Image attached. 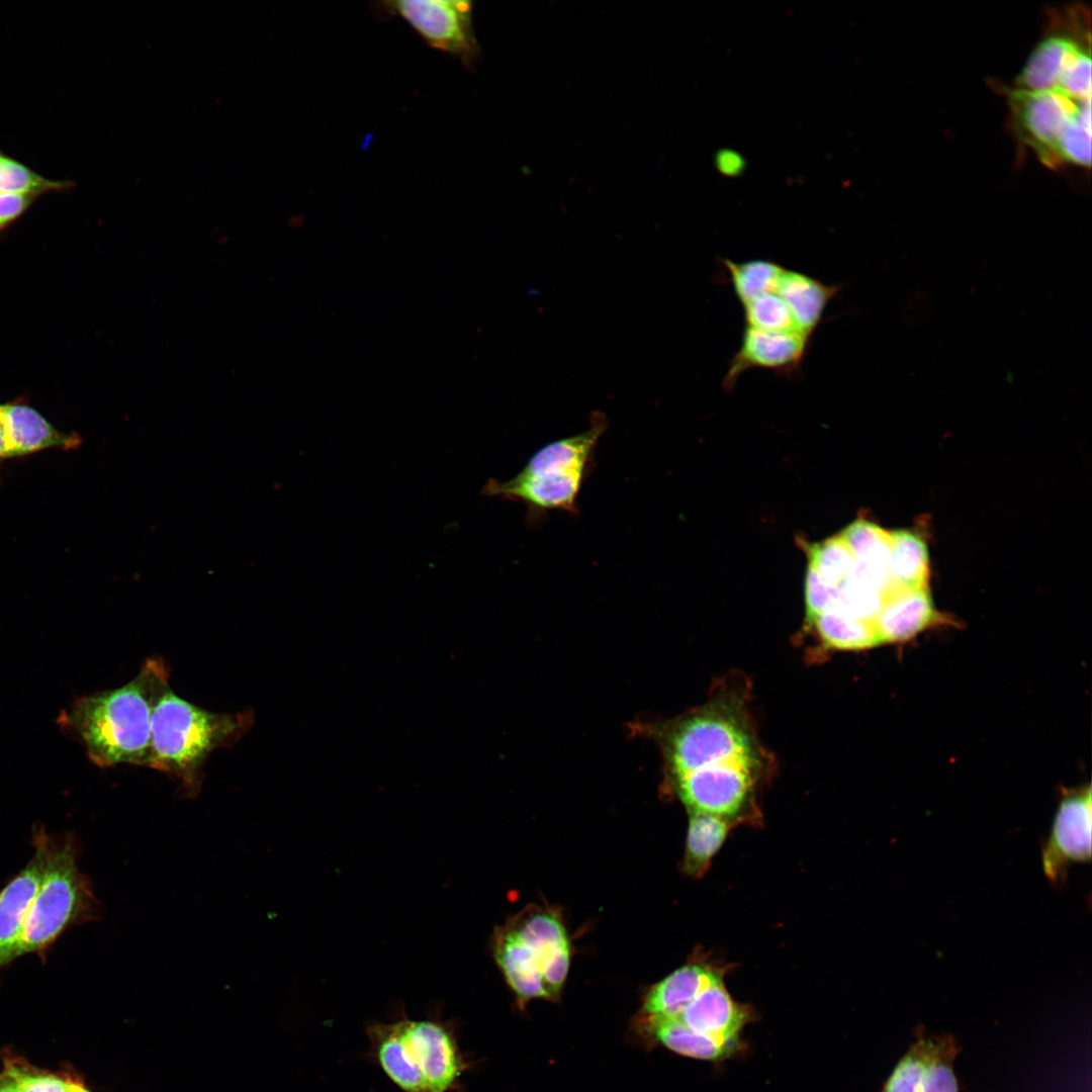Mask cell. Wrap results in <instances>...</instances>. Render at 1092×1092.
<instances>
[{"mask_svg":"<svg viewBox=\"0 0 1092 1092\" xmlns=\"http://www.w3.org/2000/svg\"><path fill=\"white\" fill-rule=\"evenodd\" d=\"M1008 97L1019 138L1048 165L1064 130L1091 105V100L1079 102L1059 90L1030 92L1013 89Z\"/></svg>","mask_w":1092,"mask_h":1092,"instance_id":"30bf717a","label":"cell"},{"mask_svg":"<svg viewBox=\"0 0 1092 1092\" xmlns=\"http://www.w3.org/2000/svg\"><path fill=\"white\" fill-rule=\"evenodd\" d=\"M884 596L848 577L838 585L835 607L853 618L873 622L881 609Z\"/></svg>","mask_w":1092,"mask_h":1092,"instance_id":"d6a6232c","label":"cell"},{"mask_svg":"<svg viewBox=\"0 0 1092 1092\" xmlns=\"http://www.w3.org/2000/svg\"><path fill=\"white\" fill-rule=\"evenodd\" d=\"M742 306L745 327L769 332H799L786 302L776 291L756 296Z\"/></svg>","mask_w":1092,"mask_h":1092,"instance_id":"1f68e13d","label":"cell"},{"mask_svg":"<svg viewBox=\"0 0 1092 1092\" xmlns=\"http://www.w3.org/2000/svg\"><path fill=\"white\" fill-rule=\"evenodd\" d=\"M74 185L71 180L49 179L0 149V193L39 197L51 192L68 191Z\"/></svg>","mask_w":1092,"mask_h":1092,"instance_id":"83f0119b","label":"cell"},{"mask_svg":"<svg viewBox=\"0 0 1092 1092\" xmlns=\"http://www.w3.org/2000/svg\"><path fill=\"white\" fill-rule=\"evenodd\" d=\"M17 1084V1092H68L69 1079L37 1070L19 1059H6Z\"/></svg>","mask_w":1092,"mask_h":1092,"instance_id":"836d02e7","label":"cell"},{"mask_svg":"<svg viewBox=\"0 0 1092 1092\" xmlns=\"http://www.w3.org/2000/svg\"><path fill=\"white\" fill-rule=\"evenodd\" d=\"M407 1058L421 1076L425 1092H451L459 1083L466 1063L453 1027L440 1020L396 1021Z\"/></svg>","mask_w":1092,"mask_h":1092,"instance_id":"ba28073f","label":"cell"},{"mask_svg":"<svg viewBox=\"0 0 1092 1092\" xmlns=\"http://www.w3.org/2000/svg\"><path fill=\"white\" fill-rule=\"evenodd\" d=\"M1091 794L1090 786L1065 793L1042 843L1043 873L1054 885L1066 881L1072 863L1091 859Z\"/></svg>","mask_w":1092,"mask_h":1092,"instance_id":"9c48e42d","label":"cell"},{"mask_svg":"<svg viewBox=\"0 0 1092 1092\" xmlns=\"http://www.w3.org/2000/svg\"><path fill=\"white\" fill-rule=\"evenodd\" d=\"M32 844L29 861L0 890V973L18 958L24 923L41 880L44 851L35 833Z\"/></svg>","mask_w":1092,"mask_h":1092,"instance_id":"9a60e30c","label":"cell"},{"mask_svg":"<svg viewBox=\"0 0 1092 1092\" xmlns=\"http://www.w3.org/2000/svg\"><path fill=\"white\" fill-rule=\"evenodd\" d=\"M36 198L26 194L0 193V234L21 217Z\"/></svg>","mask_w":1092,"mask_h":1092,"instance_id":"d590c367","label":"cell"},{"mask_svg":"<svg viewBox=\"0 0 1092 1092\" xmlns=\"http://www.w3.org/2000/svg\"><path fill=\"white\" fill-rule=\"evenodd\" d=\"M1091 165V105L1087 106L1064 130L1050 160V166Z\"/></svg>","mask_w":1092,"mask_h":1092,"instance_id":"4dcf8cb0","label":"cell"},{"mask_svg":"<svg viewBox=\"0 0 1092 1092\" xmlns=\"http://www.w3.org/2000/svg\"><path fill=\"white\" fill-rule=\"evenodd\" d=\"M68 1092H90L80 1082L69 1079Z\"/></svg>","mask_w":1092,"mask_h":1092,"instance_id":"f35d334b","label":"cell"},{"mask_svg":"<svg viewBox=\"0 0 1092 1092\" xmlns=\"http://www.w3.org/2000/svg\"><path fill=\"white\" fill-rule=\"evenodd\" d=\"M723 264L741 304L763 293L775 292L785 270L776 262L763 259L744 262L725 259Z\"/></svg>","mask_w":1092,"mask_h":1092,"instance_id":"4316f807","label":"cell"},{"mask_svg":"<svg viewBox=\"0 0 1092 1092\" xmlns=\"http://www.w3.org/2000/svg\"><path fill=\"white\" fill-rule=\"evenodd\" d=\"M838 289L839 286L828 285L804 273L785 269L776 292L786 302L797 330L811 337Z\"/></svg>","mask_w":1092,"mask_h":1092,"instance_id":"44dd1931","label":"cell"},{"mask_svg":"<svg viewBox=\"0 0 1092 1092\" xmlns=\"http://www.w3.org/2000/svg\"><path fill=\"white\" fill-rule=\"evenodd\" d=\"M806 550L809 565L827 581L839 585L851 575L855 558L839 534L807 544Z\"/></svg>","mask_w":1092,"mask_h":1092,"instance_id":"f546056e","label":"cell"},{"mask_svg":"<svg viewBox=\"0 0 1092 1092\" xmlns=\"http://www.w3.org/2000/svg\"><path fill=\"white\" fill-rule=\"evenodd\" d=\"M251 714L216 713L182 699L168 685L158 696L151 722L149 767L180 780L195 796L201 768L217 748L237 741L251 724Z\"/></svg>","mask_w":1092,"mask_h":1092,"instance_id":"3957f363","label":"cell"},{"mask_svg":"<svg viewBox=\"0 0 1092 1092\" xmlns=\"http://www.w3.org/2000/svg\"><path fill=\"white\" fill-rule=\"evenodd\" d=\"M807 621L827 649L861 650L881 644L873 622L853 618L837 607Z\"/></svg>","mask_w":1092,"mask_h":1092,"instance_id":"603a6c76","label":"cell"},{"mask_svg":"<svg viewBox=\"0 0 1092 1092\" xmlns=\"http://www.w3.org/2000/svg\"><path fill=\"white\" fill-rule=\"evenodd\" d=\"M768 755L736 758L698 768L670 782L689 812H702L736 822L754 799Z\"/></svg>","mask_w":1092,"mask_h":1092,"instance_id":"8992f818","label":"cell"},{"mask_svg":"<svg viewBox=\"0 0 1092 1092\" xmlns=\"http://www.w3.org/2000/svg\"><path fill=\"white\" fill-rule=\"evenodd\" d=\"M855 561L888 567L892 536L872 521L859 518L839 534Z\"/></svg>","mask_w":1092,"mask_h":1092,"instance_id":"f1b7e54d","label":"cell"},{"mask_svg":"<svg viewBox=\"0 0 1092 1092\" xmlns=\"http://www.w3.org/2000/svg\"><path fill=\"white\" fill-rule=\"evenodd\" d=\"M505 926L522 942L540 951L548 961L543 983L549 998L556 997L566 979L570 964V944L560 916L548 909L532 906L512 918Z\"/></svg>","mask_w":1092,"mask_h":1092,"instance_id":"5bb4252c","label":"cell"},{"mask_svg":"<svg viewBox=\"0 0 1092 1092\" xmlns=\"http://www.w3.org/2000/svg\"><path fill=\"white\" fill-rule=\"evenodd\" d=\"M960 1051L952 1035H927L920 1030L882 1092H960L953 1068Z\"/></svg>","mask_w":1092,"mask_h":1092,"instance_id":"8fae6325","label":"cell"},{"mask_svg":"<svg viewBox=\"0 0 1092 1092\" xmlns=\"http://www.w3.org/2000/svg\"><path fill=\"white\" fill-rule=\"evenodd\" d=\"M938 619L928 586L894 585L885 596L873 625L881 643L902 642Z\"/></svg>","mask_w":1092,"mask_h":1092,"instance_id":"ac0fdd59","label":"cell"},{"mask_svg":"<svg viewBox=\"0 0 1092 1092\" xmlns=\"http://www.w3.org/2000/svg\"><path fill=\"white\" fill-rule=\"evenodd\" d=\"M888 570L896 586H927L929 556L923 539L908 530L891 531Z\"/></svg>","mask_w":1092,"mask_h":1092,"instance_id":"484cf974","label":"cell"},{"mask_svg":"<svg viewBox=\"0 0 1092 1092\" xmlns=\"http://www.w3.org/2000/svg\"><path fill=\"white\" fill-rule=\"evenodd\" d=\"M33 832L43 847L44 867L24 923L18 958L44 957L66 930L102 915L91 882L78 867L80 848L74 835H51L40 826Z\"/></svg>","mask_w":1092,"mask_h":1092,"instance_id":"277c9868","label":"cell"},{"mask_svg":"<svg viewBox=\"0 0 1092 1092\" xmlns=\"http://www.w3.org/2000/svg\"><path fill=\"white\" fill-rule=\"evenodd\" d=\"M5 430V459L17 458L48 449L75 450L81 437L64 433L22 398L0 403Z\"/></svg>","mask_w":1092,"mask_h":1092,"instance_id":"2e32d148","label":"cell"},{"mask_svg":"<svg viewBox=\"0 0 1092 1092\" xmlns=\"http://www.w3.org/2000/svg\"><path fill=\"white\" fill-rule=\"evenodd\" d=\"M675 1018L694 1031L732 1048L750 1018V1010L732 999L720 974Z\"/></svg>","mask_w":1092,"mask_h":1092,"instance_id":"e0dca14e","label":"cell"},{"mask_svg":"<svg viewBox=\"0 0 1092 1092\" xmlns=\"http://www.w3.org/2000/svg\"><path fill=\"white\" fill-rule=\"evenodd\" d=\"M722 970L706 963H690L655 984L646 994L642 1013L676 1017Z\"/></svg>","mask_w":1092,"mask_h":1092,"instance_id":"ffe728a7","label":"cell"},{"mask_svg":"<svg viewBox=\"0 0 1092 1092\" xmlns=\"http://www.w3.org/2000/svg\"><path fill=\"white\" fill-rule=\"evenodd\" d=\"M684 871L694 877L705 873L724 843L734 821L702 812H689Z\"/></svg>","mask_w":1092,"mask_h":1092,"instance_id":"cb8c5ba5","label":"cell"},{"mask_svg":"<svg viewBox=\"0 0 1092 1092\" xmlns=\"http://www.w3.org/2000/svg\"><path fill=\"white\" fill-rule=\"evenodd\" d=\"M382 9L399 16L435 50L471 64L478 46L472 24L471 2L463 0L386 1Z\"/></svg>","mask_w":1092,"mask_h":1092,"instance_id":"52a82bcc","label":"cell"},{"mask_svg":"<svg viewBox=\"0 0 1092 1092\" xmlns=\"http://www.w3.org/2000/svg\"><path fill=\"white\" fill-rule=\"evenodd\" d=\"M375 1060L388 1079L403 1092H425L421 1076L408 1061L396 1021L367 1028Z\"/></svg>","mask_w":1092,"mask_h":1092,"instance_id":"7402d4cb","label":"cell"},{"mask_svg":"<svg viewBox=\"0 0 1092 1092\" xmlns=\"http://www.w3.org/2000/svg\"><path fill=\"white\" fill-rule=\"evenodd\" d=\"M606 429V417L593 414L586 431L546 444L518 474L506 481L489 479L481 493L522 503L533 519L549 511L576 514L577 496Z\"/></svg>","mask_w":1092,"mask_h":1092,"instance_id":"5b68a950","label":"cell"},{"mask_svg":"<svg viewBox=\"0 0 1092 1092\" xmlns=\"http://www.w3.org/2000/svg\"><path fill=\"white\" fill-rule=\"evenodd\" d=\"M5 430L2 417L0 415V462L5 459Z\"/></svg>","mask_w":1092,"mask_h":1092,"instance_id":"74e56055","label":"cell"},{"mask_svg":"<svg viewBox=\"0 0 1092 1092\" xmlns=\"http://www.w3.org/2000/svg\"><path fill=\"white\" fill-rule=\"evenodd\" d=\"M492 949L496 964L521 1002L549 998L543 983L549 964L540 951L519 940L505 925L495 930Z\"/></svg>","mask_w":1092,"mask_h":1092,"instance_id":"d6986e66","label":"cell"},{"mask_svg":"<svg viewBox=\"0 0 1092 1092\" xmlns=\"http://www.w3.org/2000/svg\"><path fill=\"white\" fill-rule=\"evenodd\" d=\"M648 1033L669 1050L691 1058L718 1060L728 1055L731 1046L702 1035L675 1017L647 1016Z\"/></svg>","mask_w":1092,"mask_h":1092,"instance_id":"d4e9b609","label":"cell"},{"mask_svg":"<svg viewBox=\"0 0 1092 1092\" xmlns=\"http://www.w3.org/2000/svg\"><path fill=\"white\" fill-rule=\"evenodd\" d=\"M810 339L797 331L769 332L745 327L740 347L723 379L724 387L732 388L743 372L754 368L793 375L800 370Z\"/></svg>","mask_w":1092,"mask_h":1092,"instance_id":"4fadbf2b","label":"cell"},{"mask_svg":"<svg viewBox=\"0 0 1092 1092\" xmlns=\"http://www.w3.org/2000/svg\"><path fill=\"white\" fill-rule=\"evenodd\" d=\"M838 598V585L823 578L808 564L805 578V603L807 620L835 607Z\"/></svg>","mask_w":1092,"mask_h":1092,"instance_id":"e575fe53","label":"cell"},{"mask_svg":"<svg viewBox=\"0 0 1092 1092\" xmlns=\"http://www.w3.org/2000/svg\"><path fill=\"white\" fill-rule=\"evenodd\" d=\"M0 1092H17L15 1078L7 1066L0 1073Z\"/></svg>","mask_w":1092,"mask_h":1092,"instance_id":"8d00e7d4","label":"cell"},{"mask_svg":"<svg viewBox=\"0 0 1092 1092\" xmlns=\"http://www.w3.org/2000/svg\"><path fill=\"white\" fill-rule=\"evenodd\" d=\"M748 696L743 678L726 677L704 705L651 728L669 781L711 764L767 754L755 735Z\"/></svg>","mask_w":1092,"mask_h":1092,"instance_id":"7a4b0ae2","label":"cell"},{"mask_svg":"<svg viewBox=\"0 0 1092 1092\" xmlns=\"http://www.w3.org/2000/svg\"><path fill=\"white\" fill-rule=\"evenodd\" d=\"M168 685L166 665L158 658H150L127 684L78 699L66 722L98 766L149 767L152 712Z\"/></svg>","mask_w":1092,"mask_h":1092,"instance_id":"6da1fadb","label":"cell"},{"mask_svg":"<svg viewBox=\"0 0 1092 1092\" xmlns=\"http://www.w3.org/2000/svg\"><path fill=\"white\" fill-rule=\"evenodd\" d=\"M1065 16V27L1055 29L1035 47L1015 81V89L1058 90L1069 68L1082 55L1090 53L1089 22L1085 23L1089 17L1078 8Z\"/></svg>","mask_w":1092,"mask_h":1092,"instance_id":"7c38bea8","label":"cell"}]
</instances>
